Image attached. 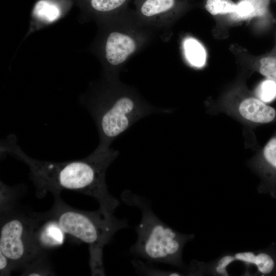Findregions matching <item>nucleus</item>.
I'll list each match as a JSON object with an SVG mask.
<instances>
[{
    "label": "nucleus",
    "mask_w": 276,
    "mask_h": 276,
    "mask_svg": "<svg viewBox=\"0 0 276 276\" xmlns=\"http://www.w3.org/2000/svg\"><path fill=\"white\" fill-rule=\"evenodd\" d=\"M100 137L98 147L109 148L111 143L133 124L151 113L167 112L140 102L130 95L104 97L86 104Z\"/></svg>",
    "instance_id": "4"
},
{
    "label": "nucleus",
    "mask_w": 276,
    "mask_h": 276,
    "mask_svg": "<svg viewBox=\"0 0 276 276\" xmlns=\"http://www.w3.org/2000/svg\"><path fill=\"white\" fill-rule=\"evenodd\" d=\"M256 6L255 3L253 5L247 0L240 2L237 5L236 11L233 13L236 19H244L254 16L261 15L264 13L265 10Z\"/></svg>",
    "instance_id": "14"
},
{
    "label": "nucleus",
    "mask_w": 276,
    "mask_h": 276,
    "mask_svg": "<svg viewBox=\"0 0 276 276\" xmlns=\"http://www.w3.org/2000/svg\"><path fill=\"white\" fill-rule=\"evenodd\" d=\"M33 14L40 20L52 22L59 17L60 10L56 4L47 0H40L36 4Z\"/></svg>",
    "instance_id": "11"
},
{
    "label": "nucleus",
    "mask_w": 276,
    "mask_h": 276,
    "mask_svg": "<svg viewBox=\"0 0 276 276\" xmlns=\"http://www.w3.org/2000/svg\"><path fill=\"white\" fill-rule=\"evenodd\" d=\"M44 218L43 223L39 226L34 225L35 238L38 246L41 249L62 245L65 233L55 219L47 216Z\"/></svg>",
    "instance_id": "8"
},
{
    "label": "nucleus",
    "mask_w": 276,
    "mask_h": 276,
    "mask_svg": "<svg viewBox=\"0 0 276 276\" xmlns=\"http://www.w3.org/2000/svg\"><path fill=\"white\" fill-rule=\"evenodd\" d=\"M260 73L276 83V58L266 57L260 61Z\"/></svg>",
    "instance_id": "16"
},
{
    "label": "nucleus",
    "mask_w": 276,
    "mask_h": 276,
    "mask_svg": "<svg viewBox=\"0 0 276 276\" xmlns=\"http://www.w3.org/2000/svg\"><path fill=\"white\" fill-rule=\"evenodd\" d=\"M257 94L260 100L264 102H269L276 98V83L267 79L259 85Z\"/></svg>",
    "instance_id": "15"
},
{
    "label": "nucleus",
    "mask_w": 276,
    "mask_h": 276,
    "mask_svg": "<svg viewBox=\"0 0 276 276\" xmlns=\"http://www.w3.org/2000/svg\"><path fill=\"white\" fill-rule=\"evenodd\" d=\"M122 197L125 202L139 208L142 212L141 220L135 229L137 240L130 251L151 262L182 267L183 247L194 236L179 233L164 223L140 196L125 192Z\"/></svg>",
    "instance_id": "3"
},
{
    "label": "nucleus",
    "mask_w": 276,
    "mask_h": 276,
    "mask_svg": "<svg viewBox=\"0 0 276 276\" xmlns=\"http://www.w3.org/2000/svg\"><path fill=\"white\" fill-rule=\"evenodd\" d=\"M238 111L245 120L257 123H267L273 121L276 111L260 99L247 98L239 104Z\"/></svg>",
    "instance_id": "7"
},
{
    "label": "nucleus",
    "mask_w": 276,
    "mask_h": 276,
    "mask_svg": "<svg viewBox=\"0 0 276 276\" xmlns=\"http://www.w3.org/2000/svg\"><path fill=\"white\" fill-rule=\"evenodd\" d=\"M1 153L10 154L28 165L38 197L49 192L57 196L64 190L74 191L94 197L98 201L99 209L110 214L120 204L109 192L105 180L108 168L118 155L117 150L98 147L81 159L40 160L26 154L18 146L15 135L10 134L2 141Z\"/></svg>",
    "instance_id": "1"
},
{
    "label": "nucleus",
    "mask_w": 276,
    "mask_h": 276,
    "mask_svg": "<svg viewBox=\"0 0 276 276\" xmlns=\"http://www.w3.org/2000/svg\"><path fill=\"white\" fill-rule=\"evenodd\" d=\"M136 49L134 40L129 36L118 32H111L105 44V57L112 65L124 62Z\"/></svg>",
    "instance_id": "6"
},
{
    "label": "nucleus",
    "mask_w": 276,
    "mask_h": 276,
    "mask_svg": "<svg viewBox=\"0 0 276 276\" xmlns=\"http://www.w3.org/2000/svg\"><path fill=\"white\" fill-rule=\"evenodd\" d=\"M184 50L186 57L193 65L200 67L206 61V52L203 47L196 39L187 38L184 43Z\"/></svg>",
    "instance_id": "10"
},
{
    "label": "nucleus",
    "mask_w": 276,
    "mask_h": 276,
    "mask_svg": "<svg viewBox=\"0 0 276 276\" xmlns=\"http://www.w3.org/2000/svg\"><path fill=\"white\" fill-rule=\"evenodd\" d=\"M252 266L256 268L257 274H272L276 270V259L267 250L256 251Z\"/></svg>",
    "instance_id": "12"
},
{
    "label": "nucleus",
    "mask_w": 276,
    "mask_h": 276,
    "mask_svg": "<svg viewBox=\"0 0 276 276\" xmlns=\"http://www.w3.org/2000/svg\"><path fill=\"white\" fill-rule=\"evenodd\" d=\"M263 155L266 163L276 171V137L271 138L265 145Z\"/></svg>",
    "instance_id": "18"
},
{
    "label": "nucleus",
    "mask_w": 276,
    "mask_h": 276,
    "mask_svg": "<svg viewBox=\"0 0 276 276\" xmlns=\"http://www.w3.org/2000/svg\"><path fill=\"white\" fill-rule=\"evenodd\" d=\"M34 225L18 216L10 217L2 225L0 251L12 265L25 264L38 256L40 249L35 240Z\"/></svg>",
    "instance_id": "5"
},
{
    "label": "nucleus",
    "mask_w": 276,
    "mask_h": 276,
    "mask_svg": "<svg viewBox=\"0 0 276 276\" xmlns=\"http://www.w3.org/2000/svg\"><path fill=\"white\" fill-rule=\"evenodd\" d=\"M176 4V0H144L141 5L140 12L146 17H152L171 11Z\"/></svg>",
    "instance_id": "9"
},
{
    "label": "nucleus",
    "mask_w": 276,
    "mask_h": 276,
    "mask_svg": "<svg viewBox=\"0 0 276 276\" xmlns=\"http://www.w3.org/2000/svg\"><path fill=\"white\" fill-rule=\"evenodd\" d=\"M55 198L52 209L45 216L55 219L65 234L89 246L92 275H104L103 247L118 231L128 226L127 221L100 209L94 212L77 210L65 204L59 196Z\"/></svg>",
    "instance_id": "2"
},
{
    "label": "nucleus",
    "mask_w": 276,
    "mask_h": 276,
    "mask_svg": "<svg viewBox=\"0 0 276 276\" xmlns=\"http://www.w3.org/2000/svg\"><path fill=\"white\" fill-rule=\"evenodd\" d=\"M205 8L212 15L234 13L237 5L232 0H206Z\"/></svg>",
    "instance_id": "13"
},
{
    "label": "nucleus",
    "mask_w": 276,
    "mask_h": 276,
    "mask_svg": "<svg viewBox=\"0 0 276 276\" xmlns=\"http://www.w3.org/2000/svg\"><path fill=\"white\" fill-rule=\"evenodd\" d=\"M127 0H90L91 7L95 10L107 12L123 6Z\"/></svg>",
    "instance_id": "17"
},
{
    "label": "nucleus",
    "mask_w": 276,
    "mask_h": 276,
    "mask_svg": "<svg viewBox=\"0 0 276 276\" xmlns=\"http://www.w3.org/2000/svg\"><path fill=\"white\" fill-rule=\"evenodd\" d=\"M11 264L9 259L1 251H0V271L1 273H6L9 271Z\"/></svg>",
    "instance_id": "19"
}]
</instances>
